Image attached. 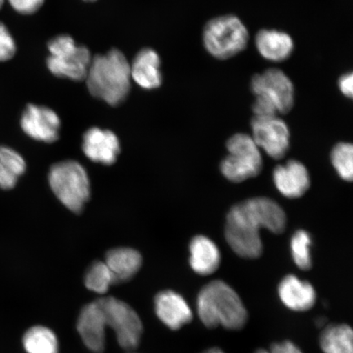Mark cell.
<instances>
[{"label": "cell", "instance_id": "1", "mask_svg": "<svg viewBox=\"0 0 353 353\" xmlns=\"http://www.w3.org/2000/svg\"><path fill=\"white\" fill-rule=\"evenodd\" d=\"M285 226L286 215L276 202L266 197H256L233 206L229 211L225 237L238 256L254 259L263 254L260 228L281 234Z\"/></svg>", "mask_w": 353, "mask_h": 353}, {"label": "cell", "instance_id": "2", "mask_svg": "<svg viewBox=\"0 0 353 353\" xmlns=\"http://www.w3.org/2000/svg\"><path fill=\"white\" fill-rule=\"evenodd\" d=\"M131 79L130 63L117 48L92 57L85 78L91 95L113 107L127 99Z\"/></svg>", "mask_w": 353, "mask_h": 353}, {"label": "cell", "instance_id": "3", "mask_svg": "<svg viewBox=\"0 0 353 353\" xmlns=\"http://www.w3.org/2000/svg\"><path fill=\"white\" fill-rule=\"evenodd\" d=\"M198 316L207 328L240 330L248 321V312L239 295L223 281H213L201 290Z\"/></svg>", "mask_w": 353, "mask_h": 353}, {"label": "cell", "instance_id": "4", "mask_svg": "<svg viewBox=\"0 0 353 353\" xmlns=\"http://www.w3.org/2000/svg\"><path fill=\"white\" fill-rule=\"evenodd\" d=\"M250 34L246 26L235 15H223L210 20L203 30L205 50L219 60H227L244 51Z\"/></svg>", "mask_w": 353, "mask_h": 353}, {"label": "cell", "instance_id": "5", "mask_svg": "<svg viewBox=\"0 0 353 353\" xmlns=\"http://www.w3.org/2000/svg\"><path fill=\"white\" fill-rule=\"evenodd\" d=\"M48 183L61 204L74 213H81L90 197L87 171L77 161H65L52 165Z\"/></svg>", "mask_w": 353, "mask_h": 353}, {"label": "cell", "instance_id": "6", "mask_svg": "<svg viewBox=\"0 0 353 353\" xmlns=\"http://www.w3.org/2000/svg\"><path fill=\"white\" fill-rule=\"evenodd\" d=\"M50 56L46 63L50 72L59 78L85 81L92 57L86 46H77L68 34H60L48 43Z\"/></svg>", "mask_w": 353, "mask_h": 353}, {"label": "cell", "instance_id": "7", "mask_svg": "<svg viewBox=\"0 0 353 353\" xmlns=\"http://www.w3.org/2000/svg\"><path fill=\"white\" fill-rule=\"evenodd\" d=\"M228 154L221 164V171L229 181L241 183L259 174L263 159L252 137L237 134L227 143Z\"/></svg>", "mask_w": 353, "mask_h": 353}, {"label": "cell", "instance_id": "8", "mask_svg": "<svg viewBox=\"0 0 353 353\" xmlns=\"http://www.w3.org/2000/svg\"><path fill=\"white\" fill-rule=\"evenodd\" d=\"M103 312L105 322L117 335V342L125 350L138 347L143 334V323L134 309L114 297L97 300Z\"/></svg>", "mask_w": 353, "mask_h": 353}, {"label": "cell", "instance_id": "9", "mask_svg": "<svg viewBox=\"0 0 353 353\" xmlns=\"http://www.w3.org/2000/svg\"><path fill=\"white\" fill-rule=\"evenodd\" d=\"M250 88L255 96L261 95L272 101L281 114L290 112L294 107V85L281 70L272 68L255 74Z\"/></svg>", "mask_w": 353, "mask_h": 353}, {"label": "cell", "instance_id": "10", "mask_svg": "<svg viewBox=\"0 0 353 353\" xmlns=\"http://www.w3.org/2000/svg\"><path fill=\"white\" fill-rule=\"evenodd\" d=\"M251 127L255 143L269 157L280 160L285 156L290 145V131L281 119L254 117Z\"/></svg>", "mask_w": 353, "mask_h": 353}, {"label": "cell", "instance_id": "11", "mask_svg": "<svg viewBox=\"0 0 353 353\" xmlns=\"http://www.w3.org/2000/svg\"><path fill=\"white\" fill-rule=\"evenodd\" d=\"M21 127L30 138L52 143L59 138L61 121L54 110L29 104L21 114Z\"/></svg>", "mask_w": 353, "mask_h": 353}, {"label": "cell", "instance_id": "12", "mask_svg": "<svg viewBox=\"0 0 353 353\" xmlns=\"http://www.w3.org/2000/svg\"><path fill=\"white\" fill-rule=\"evenodd\" d=\"M82 150L91 161L110 165L117 161L121 152V144L112 131L94 127L83 135Z\"/></svg>", "mask_w": 353, "mask_h": 353}, {"label": "cell", "instance_id": "13", "mask_svg": "<svg viewBox=\"0 0 353 353\" xmlns=\"http://www.w3.org/2000/svg\"><path fill=\"white\" fill-rule=\"evenodd\" d=\"M107 326L103 312L97 300L82 308L77 321V330L83 343L91 352H104Z\"/></svg>", "mask_w": 353, "mask_h": 353}, {"label": "cell", "instance_id": "14", "mask_svg": "<svg viewBox=\"0 0 353 353\" xmlns=\"http://www.w3.org/2000/svg\"><path fill=\"white\" fill-rule=\"evenodd\" d=\"M157 316L167 327L178 330L193 319V313L186 300L178 293L165 290L154 298Z\"/></svg>", "mask_w": 353, "mask_h": 353}, {"label": "cell", "instance_id": "15", "mask_svg": "<svg viewBox=\"0 0 353 353\" xmlns=\"http://www.w3.org/2000/svg\"><path fill=\"white\" fill-rule=\"evenodd\" d=\"M273 179L278 191L287 198H299L310 187V176L306 167L296 161H290L273 171Z\"/></svg>", "mask_w": 353, "mask_h": 353}, {"label": "cell", "instance_id": "16", "mask_svg": "<svg viewBox=\"0 0 353 353\" xmlns=\"http://www.w3.org/2000/svg\"><path fill=\"white\" fill-rule=\"evenodd\" d=\"M278 295L284 305L294 312H307L315 305L316 293L308 281L288 275L278 286Z\"/></svg>", "mask_w": 353, "mask_h": 353}, {"label": "cell", "instance_id": "17", "mask_svg": "<svg viewBox=\"0 0 353 353\" xmlns=\"http://www.w3.org/2000/svg\"><path fill=\"white\" fill-rule=\"evenodd\" d=\"M161 65V57L156 51L143 48L130 64L131 79L144 90H154L162 83Z\"/></svg>", "mask_w": 353, "mask_h": 353}, {"label": "cell", "instance_id": "18", "mask_svg": "<svg viewBox=\"0 0 353 353\" xmlns=\"http://www.w3.org/2000/svg\"><path fill=\"white\" fill-rule=\"evenodd\" d=\"M255 46L264 59L281 63L293 54L294 43L286 32L274 29H263L256 34Z\"/></svg>", "mask_w": 353, "mask_h": 353}, {"label": "cell", "instance_id": "19", "mask_svg": "<svg viewBox=\"0 0 353 353\" xmlns=\"http://www.w3.org/2000/svg\"><path fill=\"white\" fill-rule=\"evenodd\" d=\"M190 265L201 276H209L218 270L221 254L214 241L205 236H197L190 243Z\"/></svg>", "mask_w": 353, "mask_h": 353}, {"label": "cell", "instance_id": "20", "mask_svg": "<svg viewBox=\"0 0 353 353\" xmlns=\"http://www.w3.org/2000/svg\"><path fill=\"white\" fill-rule=\"evenodd\" d=\"M105 263L112 273L114 284L132 279L143 264L142 255L132 248H116L105 254Z\"/></svg>", "mask_w": 353, "mask_h": 353}, {"label": "cell", "instance_id": "21", "mask_svg": "<svg viewBox=\"0 0 353 353\" xmlns=\"http://www.w3.org/2000/svg\"><path fill=\"white\" fill-rule=\"evenodd\" d=\"M320 346L324 353H353V332L350 325H326L320 335Z\"/></svg>", "mask_w": 353, "mask_h": 353}, {"label": "cell", "instance_id": "22", "mask_svg": "<svg viewBox=\"0 0 353 353\" xmlns=\"http://www.w3.org/2000/svg\"><path fill=\"white\" fill-rule=\"evenodd\" d=\"M26 170V163L19 152L6 145L0 147V188H14Z\"/></svg>", "mask_w": 353, "mask_h": 353}, {"label": "cell", "instance_id": "23", "mask_svg": "<svg viewBox=\"0 0 353 353\" xmlns=\"http://www.w3.org/2000/svg\"><path fill=\"white\" fill-rule=\"evenodd\" d=\"M23 346L28 353H59L57 338L50 329L37 325L26 331Z\"/></svg>", "mask_w": 353, "mask_h": 353}, {"label": "cell", "instance_id": "24", "mask_svg": "<svg viewBox=\"0 0 353 353\" xmlns=\"http://www.w3.org/2000/svg\"><path fill=\"white\" fill-rule=\"evenodd\" d=\"M85 284L92 292L104 294L114 284L112 273L105 262H95L88 269Z\"/></svg>", "mask_w": 353, "mask_h": 353}, {"label": "cell", "instance_id": "25", "mask_svg": "<svg viewBox=\"0 0 353 353\" xmlns=\"http://www.w3.org/2000/svg\"><path fill=\"white\" fill-rule=\"evenodd\" d=\"M311 236L303 230H299L294 234L291 239V253L295 264L303 271L310 270L312 266L310 246Z\"/></svg>", "mask_w": 353, "mask_h": 353}, {"label": "cell", "instance_id": "26", "mask_svg": "<svg viewBox=\"0 0 353 353\" xmlns=\"http://www.w3.org/2000/svg\"><path fill=\"white\" fill-rule=\"evenodd\" d=\"M331 161L343 180L351 181L353 176V148L350 143H339L331 152Z\"/></svg>", "mask_w": 353, "mask_h": 353}, {"label": "cell", "instance_id": "27", "mask_svg": "<svg viewBox=\"0 0 353 353\" xmlns=\"http://www.w3.org/2000/svg\"><path fill=\"white\" fill-rule=\"evenodd\" d=\"M17 46L7 26L0 22V61H7L16 54Z\"/></svg>", "mask_w": 353, "mask_h": 353}, {"label": "cell", "instance_id": "28", "mask_svg": "<svg viewBox=\"0 0 353 353\" xmlns=\"http://www.w3.org/2000/svg\"><path fill=\"white\" fill-rule=\"evenodd\" d=\"M253 112L254 117L259 118L276 117V114L279 113L275 104L261 95L256 96L253 104Z\"/></svg>", "mask_w": 353, "mask_h": 353}, {"label": "cell", "instance_id": "29", "mask_svg": "<svg viewBox=\"0 0 353 353\" xmlns=\"http://www.w3.org/2000/svg\"><path fill=\"white\" fill-rule=\"evenodd\" d=\"M16 12L23 15H32L38 12L46 0H8Z\"/></svg>", "mask_w": 353, "mask_h": 353}, {"label": "cell", "instance_id": "30", "mask_svg": "<svg viewBox=\"0 0 353 353\" xmlns=\"http://www.w3.org/2000/svg\"><path fill=\"white\" fill-rule=\"evenodd\" d=\"M255 353H303L295 344L289 341L272 344L269 350H259Z\"/></svg>", "mask_w": 353, "mask_h": 353}, {"label": "cell", "instance_id": "31", "mask_svg": "<svg viewBox=\"0 0 353 353\" xmlns=\"http://www.w3.org/2000/svg\"><path fill=\"white\" fill-rule=\"evenodd\" d=\"M339 88L342 94L348 99L352 98L353 94V77L352 73H347L339 79Z\"/></svg>", "mask_w": 353, "mask_h": 353}, {"label": "cell", "instance_id": "32", "mask_svg": "<svg viewBox=\"0 0 353 353\" xmlns=\"http://www.w3.org/2000/svg\"><path fill=\"white\" fill-rule=\"evenodd\" d=\"M326 322H327V319L325 317H319V319L316 320V325L319 328H324L326 326Z\"/></svg>", "mask_w": 353, "mask_h": 353}, {"label": "cell", "instance_id": "33", "mask_svg": "<svg viewBox=\"0 0 353 353\" xmlns=\"http://www.w3.org/2000/svg\"><path fill=\"white\" fill-rule=\"evenodd\" d=\"M202 353H224V352L221 350L219 347H212L208 350L203 352Z\"/></svg>", "mask_w": 353, "mask_h": 353}, {"label": "cell", "instance_id": "34", "mask_svg": "<svg viewBox=\"0 0 353 353\" xmlns=\"http://www.w3.org/2000/svg\"><path fill=\"white\" fill-rule=\"evenodd\" d=\"M4 1H6V0H0V10H1V8L3 6Z\"/></svg>", "mask_w": 353, "mask_h": 353}, {"label": "cell", "instance_id": "35", "mask_svg": "<svg viewBox=\"0 0 353 353\" xmlns=\"http://www.w3.org/2000/svg\"><path fill=\"white\" fill-rule=\"evenodd\" d=\"M83 1H85V2H94V1H97V0H83Z\"/></svg>", "mask_w": 353, "mask_h": 353}]
</instances>
